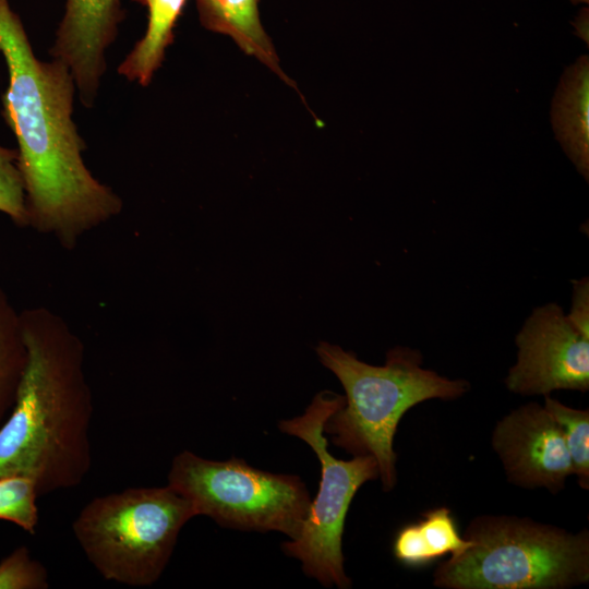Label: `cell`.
<instances>
[{
    "instance_id": "cell-2",
    "label": "cell",
    "mask_w": 589,
    "mask_h": 589,
    "mask_svg": "<svg viewBox=\"0 0 589 589\" xmlns=\"http://www.w3.org/2000/svg\"><path fill=\"white\" fill-rule=\"evenodd\" d=\"M27 362L0 425V478L32 479L39 495L80 485L92 466L93 392L82 338L46 306L21 311Z\"/></svg>"
},
{
    "instance_id": "cell-12",
    "label": "cell",
    "mask_w": 589,
    "mask_h": 589,
    "mask_svg": "<svg viewBox=\"0 0 589 589\" xmlns=\"http://www.w3.org/2000/svg\"><path fill=\"white\" fill-rule=\"evenodd\" d=\"M259 3L260 0H196L199 19L205 28L230 36L245 53L292 85L281 71L271 38L261 23Z\"/></svg>"
},
{
    "instance_id": "cell-22",
    "label": "cell",
    "mask_w": 589,
    "mask_h": 589,
    "mask_svg": "<svg viewBox=\"0 0 589 589\" xmlns=\"http://www.w3.org/2000/svg\"><path fill=\"white\" fill-rule=\"evenodd\" d=\"M573 3H579V2H582V3H588L589 0H570Z\"/></svg>"
},
{
    "instance_id": "cell-15",
    "label": "cell",
    "mask_w": 589,
    "mask_h": 589,
    "mask_svg": "<svg viewBox=\"0 0 589 589\" xmlns=\"http://www.w3.org/2000/svg\"><path fill=\"white\" fill-rule=\"evenodd\" d=\"M26 362L21 311L0 285V425L13 407Z\"/></svg>"
},
{
    "instance_id": "cell-11",
    "label": "cell",
    "mask_w": 589,
    "mask_h": 589,
    "mask_svg": "<svg viewBox=\"0 0 589 589\" xmlns=\"http://www.w3.org/2000/svg\"><path fill=\"white\" fill-rule=\"evenodd\" d=\"M552 124L577 171L589 178V61L581 56L566 69L552 104Z\"/></svg>"
},
{
    "instance_id": "cell-19",
    "label": "cell",
    "mask_w": 589,
    "mask_h": 589,
    "mask_svg": "<svg viewBox=\"0 0 589 589\" xmlns=\"http://www.w3.org/2000/svg\"><path fill=\"white\" fill-rule=\"evenodd\" d=\"M49 576L46 567L31 554L25 545L14 549L0 562V589H47Z\"/></svg>"
},
{
    "instance_id": "cell-10",
    "label": "cell",
    "mask_w": 589,
    "mask_h": 589,
    "mask_svg": "<svg viewBox=\"0 0 589 589\" xmlns=\"http://www.w3.org/2000/svg\"><path fill=\"white\" fill-rule=\"evenodd\" d=\"M124 17L120 0H65L50 52L69 68L86 107L93 106L106 69L105 51Z\"/></svg>"
},
{
    "instance_id": "cell-4",
    "label": "cell",
    "mask_w": 589,
    "mask_h": 589,
    "mask_svg": "<svg viewBox=\"0 0 589 589\" xmlns=\"http://www.w3.org/2000/svg\"><path fill=\"white\" fill-rule=\"evenodd\" d=\"M472 542L437 565L442 589H569L589 582V531L577 532L517 515L473 517Z\"/></svg>"
},
{
    "instance_id": "cell-14",
    "label": "cell",
    "mask_w": 589,
    "mask_h": 589,
    "mask_svg": "<svg viewBox=\"0 0 589 589\" xmlns=\"http://www.w3.org/2000/svg\"><path fill=\"white\" fill-rule=\"evenodd\" d=\"M133 1L147 8V28L120 63L118 72L129 81L146 86L161 65L167 47L173 41V29L187 0Z\"/></svg>"
},
{
    "instance_id": "cell-5",
    "label": "cell",
    "mask_w": 589,
    "mask_h": 589,
    "mask_svg": "<svg viewBox=\"0 0 589 589\" xmlns=\"http://www.w3.org/2000/svg\"><path fill=\"white\" fill-rule=\"evenodd\" d=\"M195 516L169 485L128 488L85 504L72 532L104 579L147 587L160 578L181 529Z\"/></svg>"
},
{
    "instance_id": "cell-16",
    "label": "cell",
    "mask_w": 589,
    "mask_h": 589,
    "mask_svg": "<svg viewBox=\"0 0 589 589\" xmlns=\"http://www.w3.org/2000/svg\"><path fill=\"white\" fill-rule=\"evenodd\" d=\"M544 408L553 417L564 440L573 476L582 490L589 489V410L577 409L544 396Z\"/></svg>"
},
{
    "instance_id": "cell-18",
    "label": "cell",
    "mask_w": 589,
    "mask_h": 589,
    "mask_svg": "<svg viewBox=\"0 0 589 589\" xmlns=\"http://www.w3.org/2000/svg\"><path fill=\"white\" fill-rule=\"evenodd\" d=\"M17 149L0 146V213L21 228L28 227L26 197Z\"/></svg>"
},
{
    "instance_id": "cell-20",
    "label": "cell",
    "mask_w": 589,
    "mask_h": 589,
    "mask_svg": "<svg viewBox=\"0 0 589 589\" xmlns=\"http://www.w3.org/2000/svg\"><path fill=\"white\" fill-rule=\"evenodd\" d=\"M569 323L585 337L589 338V278L573 281L572 308L566 314Z\"/></svg>"
},
{
    "instance_id": "cell-21",
    "label": "cell",
    "mask_w": 589,
    "mask_h": 589,
    "mask_svg": "<svg viewBox=\"0 0 589 589\" xmlns=\"http://www.w3.org/2000/svg\"><path fill=\"white\" fill-rule=\"evenodd\" d=\"M577 34L588 43V10L585 9L576 17L574 23Z\"/></svg>"
},
{
    "instance_id": "cell-1",
    "label": "cell",
    "mask_w": 589,
    "mask_h": 589,
    "mask_svg": "<svg viewBox=\"0 0 589 589\" xmlns=\"http://www.w3.org/2000/svg\"><path fill=\"white\" fill-rule=\"evenodd\" d=\"M0 52L9 73L2 113L19 144L28 227L73 250L85 233L117 217L122 201L84 163L69 68L36 58L8 0H0Z\"/></svg>"
},
{
    "instance_id": "cell-7",
    "label": "cell",
    "mask_w": 589,
    "mask_h": 589,
    "mask_svg": "<svg viewBox=\"0 0 589 589\" xmlns=\"http://www.w3.org/2000/svg\"><path fill=\"white\" fill-rule=\"evenodd\" d=\"M345 404V396L329 390L315 395L301 416L279 422V430L301 438L314 450L321 465L317 494L311 501L299 536L283 543V551L302 563L306 576L325 587H351L344 569L342 534L350 504L368 481L378 479L375 458L353 456L349 460L335 458L327 449L324 425Z\"/></svg>"
},
{
    "instance_id": "cell-6",
    "label": "cell",
    "mask_w": 589,
    "mask_h": 589,
    "mask_svg": "<svg viewBox=\"0 0 589 589\" xmlns=\"http://www.w3.org/2000/svg\"><path fill=\"white\" fill-rule=\"evenodd\" d=\"M187 498L195 515L227 528L278 531L294 540L311 498L297 476L256 469L243 459L209 460L183 450L175 456L168 484Z\"/></svg>"
},
{
    "instance_id": "cell-13",
    "label": "cell",
    "mask_w": 589,
    "mask_h": 589,
    "mask_svg": "<svg viewBox=\"0 0 589 589\" xmlns=\"http://www.w3.org/2000/svg\"><path fill=\"white\" fill-rule=\"evenodd\" d=\"M472 545L458 530L452 510L436 507L422 514L421 519L402 526L393 539L395 560L409 568H419L446 554L458 555Z\"/></svg>"
},
{
    "instance_id": "cell-3",
    "label": "cell",
    "mask_w": 589,
    "mask_h": 589,
    "mask_svg": "<svg viewBox=\"0 0 589 589\" xmlns=\"http://www.w3.org/2000/svg\"><path fill=\"white\" fill-rule=\"evenodd\" d=\"M315 351L346 393L344 406L327 419L324 433L352 456L375 458L385 492L397 482L394 437L402 416L429 399L455 400L470 389L466 380H452L423 368L421 352L410 347L389 349L383 365L363 362L327 341H320Z\"/></svg>"
},
{
    "instance_id": "cell-9",
    "label": "cell",
    "mask_w": 589,
    "mask_h": 589,
    "mask_svg": "<svg viewBox=\"0 0 589 589\" xmlns=\"http://www.w3.org/2000/svg\"><path fill=\"white\" fill-rule=\"evenodd\" d=\"M491 445L515 486L557 494L573 476L560 426L539 402L521 405L496 421Z\"/></svg>"
},
{
    "instance_id": "cell-17",
    "label": "cell",
    "mask_w": 589,
    "mask_h": 589,
    "mask_svg": "<svg viewBox=\"0 0 589 589\" xmlns=\"http://www.w3.org/2000/svg\"><path fill=\"white\" fill-rule=\"evenodd\" d=\"M35 482L24 476L0 478V520L16 525L27 533L34 534L38 526L39 497Z\"/></svg>"
},
{
    "instance_id": "cell-8",
    "label": "cell",
    "mask_w": 589,
    "mask_h": 589,
    "mask_svg": "<svg viewBox=\"0 0 589 589\" xmlns=\"http://www.w3.org/2000/svg\"><path fill=\"white\" fill-rule=\"evenodd\" d=\"M515 344L517 360L504 381L510 393L549 396L554 390H589V338L569 323L561 305L536 308Z\"/></svg>"
}]
</instances>
